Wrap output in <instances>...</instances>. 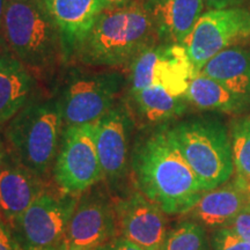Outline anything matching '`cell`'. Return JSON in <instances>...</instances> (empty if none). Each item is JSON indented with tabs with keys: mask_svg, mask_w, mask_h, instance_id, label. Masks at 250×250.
Listing matches in <instances>:
<instances>
[{
	"mask_svg": "<svg viewBox=\"0 0 250 250\" xmlns=\"http://www.w3.org/2000/svg\"><path fill=\"white\" fill-rule=\"evenodd\" d=\"M154 36L155 29L144 1L133 0L103 9L74 56L89 66H123L151 46Z\"/></svg>",
	"mask_w": 250,
	"mask_h": 250,
	"instance_id": "cell-2",
	"label": "cell"
},
{
	"mask_svg": "<svg viewBox=\"0 0 250 250\" xmlns=\"http://www.w3.org/2000/svg\"><path fill=\"white\" fill-rule=\"evenodd\" d=\"M54 177L61 191L72 196L87 191L103 179L96 149V122L64 127Z\"/></svg>",
	"mask_w": 250,
	"mask_h": 250,
	"instance_id": "cell-7",
	"label": "cell"
},
{
	"mask_svg": "<svg viewBox=\"0 0 250 250\" xmlns=\"http://www.w3.org/2000/svg\"><path fill=\"white\" fill-rule=\"evenodd\" d=\"M230 146L237 175L250 181V117L240 118L233 124Z\"/></svg>",
	"mask_w": 250,
	"mask_h": 250,
	"instance_id": "cell-23",
	"label": "cell"
},
{
	"mask_svg": "<svg viewBox=\"0 0 250 250\" xmlns=\"http://www.w3.org/2000/svg\"><path fill=\"white\" fill-rule=\"evenodd\" d=\"M186 98L197 108L223 112H239L250 107V101L236 95L217 80L202 72L195 74L188 87Z\"/></svg>",
	"mask_w": 250,
	"mask_h": 250,
	"instance_id": "cell-21",
	"label": "cell"
},
{
	"mask_svg": "<svg viewBox=\"0 0 250 250\" xmlns=\"http://www.w3.org/2000/svg\"><path fill=\"white\" fill-rule=\"evenodd\" d=\"M156 36L166 44H186L201 18L203 0H143Z\"/></svg>",
	"mask_w": 250,
	"mask_h": 250,
	"instance_id": "cell-17",
	"label": "cell"
},
{
	"mask_svg": "<svg viewBox=\"0 0 250 250\" xmlns=\"http://www.w3.org/2000/svg\"><path fill=\"white\" fill-rule=\"evenodd\" d=\"M116 208L101 192L85 193L78 202L64 242L78 249H98L117 236Z\"/></svg>",
	"mask_w": 250,
	"mask_h": 250,
	"instance_id": "cell-12",
	"label": "cell"
},
{
	"mask_svg": "<svg viewBox=\"0 0 250 250\" xmlns=\"http://www.w3.org/2000/svg\"><path fill=\"white\" fill-rule=\"evenodd\" d=\"M195 71L182 45H151L130 64L129 95L146 87L161 85L174 95L184 96Z\"/></svg>",
	"mask_w": 250,
	"mask_h": 250,
	"instance_id": "cell-9",
	"label": "cell"
},
{
	"mask_svg": "<svg viewBox=\"0 0 250 250\" xmlns=\"http://www.w3.org/2000/svg\"><path fill=\"white\" fill-rule=\"evenodd\" d=\"M43 192V179L6 151L0 165V214L12 224Z\"/></svg>",
	"mask_w": 250,
	"mask_h": 250,
	"instance_id": "cell-15",
	"label": "cell"
},
{
	"mask_svg": "<svg viewBox=\"0 0 250 250\" xmlns=\"http://www.w3.org/2000/svg\"><path fill=\"white\" fill-rule=\"evenodd\" d=\"M204 227L196 221H184L166 235L160 250H206Z\"/></svg>",
	"mask_w": 250,
	"mask_h": 250,
	"instance_id": "cell-22",
	"label": "cell"
},
{
	"mask_svg": "<svg viewBox=\"0 0 250 250\" xmlns=\"http://www.w3.org/2000/svg\"><path fill=\"white\" fill-rule=\"evenodd\" d=\"M61 36L64 59L76 55L100 13L102 0H40Z\"/></svg>",
	"mask_w": 250,
	"mask_h": 250,
	"instance_id": "cell-14",
	"label": "cell"
},
{
	"mask_svg": "<svg viewBox=\"0 0 250 250\" xmlns=\"http://www.w3.org/2000/svg\"><path fill=\"white\" fill-rule=\"evenodd\" d=\"M120 236L143 250H160L166 232L165 212L140 191L115 204Z\"/></svg>",
	"mask_w": 250,
	"mask_h": 250,
	"instance_id": "cell-13",
	"label": "cell"
},
{
	"mask_svg": "<svg viewBox=\"0 0 250 250\" xmlns=\"http://www.w3.org/2000/svg\"><path fill=\"white\" fill-rule=\"evenodd\" d=\"M212 246L214 250H250V243L228 227H220L215 230Z\"/></svg>",
	"mask_w": 250,
	"mask_h": 250,
	"instance_id": "cell-24",
	"label": "cell"
},
{
	"mask_svg": "<svg viewBox=\"0 0 250 250\" xmlns=\"http://www.w3.org/2000/svg\"><path fill=\"white\" fill-rule=\"evenodd\" d=\"M6 153V147H5V144L2 142L1 139H0V165H1L2 162V159H4V155Z\"/></svg>",
	"mask_w": 250,
	"mask_h": 250,
	"instance_id": "cell-32",
	"label": "cell"
},
{
	"mask_svg": "<svg viewBox=\"0 0 250 250\" xmlns=\"http://www.w3.org/2000/svg\"><path fill=\"white\" fill-rule=\"evenodd\" d=\"M170 132L205 191L223 186L232 176V146L220 122L191 118L171 126Z\"/></svg>",
	"mask_w": 250,
	"mask_h": 250,
	"instance_id": "cell-5",
	"label": "cell"
},
{
	"mask_svg": "<svg viewBox=\"0 0 250 250\" xmlns=\"http://www.w3.org/2000/svg\"><path fill=\"white\" fill-rule=\"evenodd\" d=\"M137 116L145 123L161 124L181 116L187 109V98L177 96L161 85L146 87L130 95Z\"/></svg>",
	"mask_w": 250,
	"mask_h": 250,
	"instance_id": "cell-20",
	"label": "cell"
},
{
	"mask_svg": "<svg viewBox=\"0 0 250 250\" xmlns=\"http://www.w3.org/2000/svg\"><path fill=\"white\" fill-rule=\"evenodd\" d=\"M52 250H94V249H78V248H73V247H70L67 245V243H65L64 241H62L61 245L56 247V248H54Z\"/></svg>",
	"mask_w": 250,
	"mask_h": 250,
	"instance_id": "cell-31",
	"label": "cell"
},
{
	"mask_svg": "<svg viewBox=\"0 0 250 250\" xmlns=\"http://www.w3.org/2000/svg\"><path fill=\"white\" fill-rule=\"evenodd\" d=\"M6 1H11V0H6Z\"/></svg>",
	"mask_w": 250,
	"mask_h": 250,
	"instance_id": "cell-33",
	"label": "cell"
},
{
	"mask_svg": "<svg viewBox=\"0 0 250 250\" xmlns=\"http://www.w3.org/2000/svg\"><path fill=\"white\" fill-rule=\"evenodd\" d=\"M225 227L230 228L237 235L250 243V204L243 208Z\"/></svg>",
	"mask_w": 250,
	"mask_h": 250,
	"instance_id": "cell-26",
	"label": "cell"
},
{
	"mask_svg": "<svg viewBox=\"0 0 250 250\" xmlns=\"http://www.w3.org/2000/svg\"><path fill=\"white\" fill-rule=\"evenodd\" d=\"M130 168L139 191L167 214H184L205 192L167 125L137 140Z\"/></svg>",
	"mask_w": 250,
	"mask_h": 250,
	"instance_id": "cell-1",
	"label": "cell"
},
{
	"mask_svg": "<svg viewBox=\"0 0 250 250\" xmlns=\"http://www.w3.org/2000/svg\"><path fill=\"white\" fill-rule=\"evenodd\" d=\"M6 0H0V39H1V30H2V19H4Z\"/></svg>",
	"mask_w": 250,
	"mask_h": 250,
	"instance_id": "cell-30",
	"label": "cell"
},
{
	"mask_svg": "<svg viewBox=\"0 0 250 250\" xmlns=\"http://www.w3.org/2000/svg\"><path fill=\"white\" fill-rule=\"evenodd\" d=\"M77 197L44 191L12 223L24 250H52L64 241Z\"/></svg>",
	"mask_w": 250,
	"mask_h": 250,
	"instance_id": "cell-8",
	"label": "cell"
},
{
	"mask_svg": "<svg viewBox=\"0 0 250 250\" xmlns=\"http://www.w3.org/2000/svg\"><path fill=\"white\" fill-rule=\"evenodd\" d=\"M0 250H24L19 242L13 226L0 214Z\"/></svg>",
	"mask_w": 250,
	"mask_h": 250,
	"instance_id": "cell-25",
	"label": "cell"
},
{
	"mask_svg": "<svg viewBox=\"0 0 250 250\" xmlns=\"http://www.w3.org/2000/svg\"><path fill=\"white\" fill-rule=\"evenodd\" d=\"M201 72L250 101V50L225 49L206 62Z\"/></svg>",
	"mask_w": 250,
	"mask_h": 250,
	"instance_id": "cell-19",
	"label": "cell"
},
{
	"mask_svg": "<svg viewBox=\"0 0 250 250\" xmlns=\"http://www.w3.org/2000/svg\"><path fill=\"white\" fill-rule=\"evenodd\" d=\"M248 35L250 12L247 9H211L202 14L184 44L195 74L233 41Z\"/></svg>",
	"mask_w": 250,
	"mask_h": 250,
	"instance_id": "cell-10",
	"label": "cell"
},
{
	"mask_svg": "<svg viewBox=\"0 0 250 250\" xmlns=\"http://www.w3.org/2000/svg\"><path fill=\"white\" fill-rule=\"evenodd\" d=\"M104 8H112L118 7V6H123L129 4V2L133 1V0H102Z\"/></svg>",
	"mask_w": 250,
	"mask_h": 250,
	"instance_id": "cell-29",
	"label": "cell"
},
{
	"mask_svg": "<svg viewBox=\"0 0 250 250\" xmlns=\"http://www.w3.org/2000/svg\"><path fill=\"white\" fill-rule=\"evenodd\" d=\"M95 250H143L123 236H116Z\"/></svg>",
	"mask_w": 250,
	"mask_h": 250,
	"instance_id": "cell-27",
	"label": "cell"
},
{
	"mask_svg": "<svg viewBox=\"0 0 250 250\" xmlns=\"http://www.w3.org/2000/svg\"><path fill=\"white\" fill-rule=\"evenodd\" d=\"M248 204L250 181L239 176L232 183L205 191L184 214L202 226L220 228L226 226Z\"/></svg>",
	"mask_w": 250,
	"mask_h": 250,
	"instance_id": "cell-16",
	"label": "cell"
},
{
	"mask_svg": "<svg viewBox=\"0 0 250 250\" xmlns=\"http://www.w3.org/2000/svg\"><path fill=\"white\" fill-rule=\"evenodd\" d=\"M0 44L31 73L51 71L64 59L57 28L40 0L6 1Z\"/></svg>",
	"mask_w": 250,
	"mask_h": 250,
	"instance_id": "cell-3",
	"label": "cell"
},
{
	"mask_svg": "<svg viewBox=\"0 0 250 250\" xmlns=\"http://www.w3.org/2000/svg\"><path fill=\"white\" fill-rule=\"evenodd\" d=\"M57 99H33L6 124V151L34 174L44 179L56 160L62 133Z\"/></svg>",
	"mask_w": 250,
	"mask_h": 250,
	"instance_id": "cell-4",
	"label": "cell"
},
{
	"mask_svg": "<svg viewBox=\"0 0 250 250\" xmlns=\"http://www.w3.org/2000/svg\"><path fill=\"white\" fill-rule=\"evenodd\" d=\"M134 117L129 103L121 100L96 122V149L103 179L116 186L127 173Z\"/></svg>",
	"mask_w": 250,
	"mask_h": 250,
	"instance_id": "cell-11",
	"label": "cell"
},
{
	"mask_svg": "<svg viewBox=\"0 0 250 250\" xmlns=\"http://www.w3.org/2000/svg\"><path fill=\"white\" fill-rule=\"evenodd\" d=\"M70 73L57 98L62 123L72 126L100 121L117 102L123 77L117 72Z\"/></svg>",
	"mask_w": 250,
	"mask_h": 250,
	"instance_id": "cell-6",
	"label": "cell"
},
{
	"mask_svg": "<svg viewBox=\"0 0 250 250\" xmlns=\"http://www.w3.org/2000/svg\"><path fill=\"white\" fill-rule=\"evenodd\" d=\"M35 80L8 51L0 52V126L7 124L33 99Z\"/></svg>",
	"mask_w": 250,
	"mask_h": 250,
	"instance_id": "cell-18",
	"label": "cell"
},
{
	"mask_svg": "<svg viewBox=\"0 0 250 250\" xmlns=\"http://www.w3.org/2000/svg\"><path fill=\"white\" fill-rule=\"evenodd\" d=\"M203 1L208 8L224 9L235 7V6L245 2L246 0H203Z\"/></svg>",
	"mask_w": 250,
	"mask_h": 250,
	"instance_id": "cell-28",
	"label": "cell"
}]
</instances>
